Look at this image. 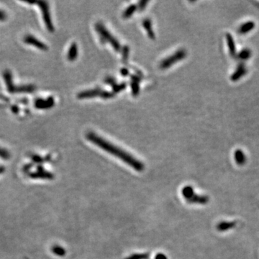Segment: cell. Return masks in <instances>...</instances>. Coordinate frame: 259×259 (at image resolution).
I'll return each instance as SVG.
<instances>
[{
    "label": "cell",
    "instance_id": "obj_1",
    "mask_svg": "<svg viewBox=\"0 0 259 259\" xmlns=\"http://www.w3.org/2000/svg\"><path fill=\"white\" fill-rule=\"evenodd\" d=\"M86 137L87 140L95 144L96 146L103 149L104 151H107V153L123 161L124 163L128 164L130 166H131L135 171H142L144 170L145 166L143 165L142 162L136 159L135 157L130 155L128 152L123 151V149L118 148L116 146H114L113 143L104 140L100 136L96 135L95 133H92V132H89V133L86 134Z\"/></svg>",
    "mask_w": 259,
    "mask_h": 259
},
{
    "label": "cell",
    "instance_id": "obj_2",
    "mask_svg": "<svg viewBox=\"0 0 259 259\" xmlns=\"http://www.w3.org/2000/svg\"><path fill=\"white\" fill-rule=\"evenodd\" d=\"M95 30L99 33V38H100L102 43H109L115 51H121V46L118 40L114 38L113 35L107 30V29L106 28L105 26H104L102 22H96L95 25Z\"/></svg>",
    "mask_w": 259,
    "mask_h": 259
},
{
    "label": "cell",
    "instance_id": "obj_3",
    "mask_svg": "<svg viewBox=\"0 0 259 259\" xmlns=\"http://www.w3.org/2000/svg\"><path fill=\"white\" fill-rule=\"evenodd\" d=\"M186 51L185 49H180L179 51H176L173 55L168 56V58L163 59L160 63V68L162 69H168L169 67L172 66L176 62L181 61L184 59L186 56Z\"/></svg>",
    "mask_w": 259,
    "mask_h": 259
},
{
    "label": "cell",
    "instance_id": "obj_4",
    "mask_svg": "<svg viewBox=\"0 0 259 259\" xmlns=\"http://www.w3.org/2000/svg\"><path fill=\"white\" fill-rule=\"evenodd\" d=\"M37 4L41 9L42 15H43V19L45 22V25H46L47 30L49 32H53L54 31V26L52 22L51 13H50V8L48 3L47 2L41 1L37 2Z\"/></svg>",
    "mask_w": 259,
    "mask_h": 259
},
{
    "label": "cell",
    "instance_id": "obj_5",
    "mask_svg": "<svg viewBox=\"0 0 259 259\" xmlns=\"http://www.w3.org/2000/svg\"><path fill=\"white\" fill-rule=\"evenodd\" d=\"M104 92V90L102 89L101 88L87 89V90H84L79 92V93L77 94V97H78V99H90L96 96H101L102 98Z\"/></svg>",
    "mask_w": 259,
    "mask_h": 259
},
{
    "label": "cell",
    "instance_id": "obj_6",
    "mask_svg": "<svg viewBox=\"0 0 259 259\" xmlns=\"http://www.w3.org/2000/svg\"><path fill=\"white\" fill-rule=\"evenodd\" d=\"M23 41L25 43L33 46L36 48L41 50V51H47L48 48V46L45 44L43 42L41 41L38 38H36V37L31 36V35H27L26 36H25Z\"/></svg>",
    "mask_w": 259,
    "mask_h": 259
},
{
    "label": "cell",
    "instance_id": "obj_7",
    "mask_svg": "<svg viewBox=\"0 0 259 259\" xmlns=\"http://www.w3.org/2000/svg\"><path fill=\"white\" fill-rule=\"evenodd\" d=\"M29 176L32 179H48L51 180L54 177V175L52 173L45 170L42 166H38L36 172L30 173Z\"/></svg>",
    "mask_w": 259,
    "mask_h": 259
},
{
    "label": "cell",
    "instance_id": "obj_8",
    "mask_svg": "<svg viewBox=\"0 0 259 259\" xmlns=\"http://www.w3.org/2000/svg\"><path fill=\"white\" fill-rule=\"evenodd\" d=\"M3 79L5 82L7 89L10 94L15 93L16 86L14 85L13 82V78H12V74L9 70H5L3 72Z\"/></svg>",
    "mask_w": 259,
    "mask_h": 259
},
{
    "label": "cell",
    "instance_id": "obj_9",
    "mask_svg": "<svg viewBox=\"0 0 259 259\" xmlns=\"http://www.w3.org/2000/svg\"><path fill=\"white\" fill-rule=\"evenodd\" d=\"M54 99L52 96L48 97L47 99H38L35 102V106L37 109H49L54 106Z\"/></svg>",
    "mask_w": 259,
    "mask_h": 259
},
{
    "label": "cell",
    "instance_id": "obj_10",
    "mask_svg": "<svg viewBox=\"0 0 259 259\" xmlns=\"http://www.w3.org/2000/svg\"><path fill=\"white\" fill-rule=\"evenodd\" d=\"M247 73V69L243 63H240L238 66L236 70L233 72V74L231 76L230 79L233 81H238L239 79H240L242 77L245 75Z\"/></svg>",
    "mask_w": 259,
    "mask_h": 259
},
{
    "label": "cell",
    "instance_id": "obj_11",
    "mask_svg": "<svg viewBox=\"0 0 259 259\" xmlns=\"http://www.w3.org/2000/svg\"><path fill=\"white\" fill-rule=\"evenodd\" d=\"M130 88L132 91V94L133 96H137L140 91V85L139 83L141 81V77L137 74L130 76Z\"/></svg>",
    "mask_w": 259,
    "mask_h": 259
},
{
    "label": "cell",
    "instance_id": "obj_12",
    "mask_svg": "<svg viewBox=\"0 0 259 259\" xmlns=\"http://www.w3.org/2000/svg\"><path fill=\"white\" fill-rule=\"evenodd\" d=\"M209 201V197L206 195H200L194 194L192 197L187 201L190 204H200V205H205Z\"/></svg>",
    "mask_w": 259,
    "mask_h": 259
},
{
    "label": "cell",
    "instance_id": "obj_13",
    "mask_svg": "<svg viewBox=\"0 0 259 259\" xmlns=\"http://www.w3.org/2000/svg\"><path fill=\"white\" fill-rule=\"evenodd\" d=\"M226 41H227V44H228L229 53H230V54L233 57L235 56L236 55H237V52H236L235 41H234V39L233 38L232 35L230 33H227L226 34Z\"/></svg>",
    "mask_w": 259,
    "mask_h": 259
},
{
    "label": "cell",
    "instance_id": "obj_14",
    "mask_svg": "<svg viewBox=\"0 0 259 259\" xmlns=\"http://www.w3.org/2000/svg\"><path fill=\"white\" fill-rule=\"evenodd\" d=\"M256 24L253 21H248L239 27L238 32L241 35L248 33L255 28Z\"/></svg>",
    "mask_w": 259,
    "mask_h": 259
},
{
    "label": "cell",
    "instance_id": "obj_15",
    "mask_svg": "<svg viewBox=\"0 0 259 259\" xmlns=\"http://www.w3.org/2000/svg\"><path fill=\"white\" fill-rule=\"evenodd\" d=\"M234 159L239 166H243L246 162V157L244 152L240 149H237L234 152Z\"/></svg>",
    "mask_w": 259,
    "mask_h": 259
},
{
    "label": "cell",
    "instance_id": "obj_16",
    "mask_svg": "<svg viewBox=\"0 0 259 259\" xmlns=\"http://www.w3.org/2000/svg\"><path fill=\"white\" fill-rule=\"evenodd\" d=\"M79 51H78V46L76 43H73L69 49L68 53H67V58L69 61H74L76 59L77 56H78Z\"/></svg>",
    "mask_w": 259,
    "mask_h": 259
},
{
    "label": "cell",
    "instance_id": "obj_17",
    "mask_svg": "<svg viewBox=\"0 0 259 259\" xmlns=\"http://www.w3.org/2000/svg\"><path fill=\"white\" fill-rule=\"evenodd\" d=\"M36 90V86L32 84L16 86L15 93H32Z\"/></svg>",
    "mask_w": 259,
    "mask_h": 259
},
{
    "label": "cell",
    "instance_id": "obj_18",
    "mask_svg": "<svg viewBox=\"0 0 259 259\" xmlns=\"http://www.w3.org/2000/svg\"><path fill=\"white\" fill-rule=\"evenodd\" d=\"M235 226V222L223 221L218 224V225H217V229H218V230L220 231V232H224V231H227L228 230H230V229H233Z\"/></svg>",
    "mask_w": 259,
    "mask_h": 259
},
{
    "label": "cell",
    "instance_id": "obj_19",
    "mask_svg": "<svg viewBox=\"0 0 259 259\" xmlns=\"http://www.w3.org/2000/svg\"><path fill=\"white\" fill-rule=\"evenodd\" d=\"M143 26L145 27L149 38H151L152 39L155 38V34H154V32L153 31V30H152V23L151 19L148 18L144 19L143 21Z\"/></svg>",
    "mask_w": 259,
    "mask_h": 259
},
{
    "label": "cell",
    "instance_id": "obj_20",
    "mask_svg": "<svg viewBox=\"0 0 259 259\" xmlns=\"http://www.w3.org/2000/svg\"><path fill=\"white\" fill-rule=\"evenodd\" d=\"M252 53L251 51L249 48H244L239 52V53L236 55L238 59L241 60V61H246L251 58Z\"/></svg>",
    "mask_w": 259,
    "mask_h": 259
},
{
    "label": "cell",
    "instance_id": "obj_21",
    "mask_svg": "<svg viewBox=\"0 0 259 259\" xmlns=\"http://www.w3.org/2000/svg\"><path fill=\"white\" fill-rule=\"evenodd\" d=\"M181 193H182L183 196L186 199V201H188L189 199L192 197V196L195 194L193 187L191 186H186L185 187H184L182 191H181Z\"/></svg>",
    "mask_w": 259,
    "mask_h": 259
},
{
    "label": "cell",
    "instance_id": "obj_22",
    "mask_svg": "<svg viewBox=\"0 0 259 259\" xmlns=\"http://www.w3.org/2000/svg\"><path fill=\"white\" fill-rule=\"evenodd\" d=\"M137 9V5L135 4H130L128 7H127V8L124 9L123 13V17L124 18H129L130 17L133 15L134 14V12H135V10Z\"/></svg>",
    "mask_w": 259,
    "mask_h": 259
},
{
    "label": "cell",
    "instance_id": "obj_23",
    "mask_svg": "<svg viewBox=\"0 0 259 259\" xmlns=\"http://www.w3.org/2000/svg\"><path fill=\"white\" fill-rule=\"evenodd\" d=\"M52 252H53L55 255L58 256H64L66 255V250L61 246L58 245H55L51 248Z\"/></svg>",
    "mask_w": 259,
    "mask_h": 259
},
{
    "label": "cell",
    "instance_id": "obj_24",
    "mask_svg": "<svg viewBox=\"0 0 259 259\" xmlns=\"http://www.w3.org/2000/svg\"><path fill=\"white\" fill-rule=\"evenodd\" d=\"M150 257V254L148 253H135L130 256L129 257L125 259H148Z\"/></svg>",
    "mask_w": 259,
    "mask_h": 259
},
{
    "label": "cell",
    "instance_id": "obj_25",
    "mask_svg": "<svg viewBox=\"0 0 259 259\" xmlns=\"http://www.w3.org/2000/svg\"><path fill=\"white\" fill-rule=\"evenodd\" d=\"M127 84L125 82H123L121 84H116L115 85H114L113 86V92L114 94L118 93V92L124 90V89L126 88Z\"/></svg>",
    "mask_w": 259,
    "mask_h": 259
},
{
    "label": "cell",
    "instance_id": "obj_26",
    "mask_svg": "<svg viewBox=\"0 0 259 259\" xmlns=\"http://www.w3.org/2000/svg\"><path fill=\"white\" fill-rule=\"evenodd\" d=\"M0 158L3 159H9L10 158V153L6 149L2 148L0 147Z\"/></svg>",
    "mask_w": 259,
    "mask_h": 259
},
{
    "label": "cell",
    "instance_id": "obj_27",
    "mask_svg": "<svg viewBox=\"0 0 259 259\" xmlns=\"http://www.w3.org/2000/svg\"><path fill=\"white\" fill-rule=\"evenodd\" d=\"M31 159L32 161L35 162V163H42L45 161V159L43 158H42L41 156H40L38 155H31Z\"/></svg>",
    "mask_w": 259,
    "mask_h": 259
},
{
    "label": "cell",
    "instance_id": "obj_28",
    "mask_svg": "<svg viewBox=\"0 0 259 259\" xmlns=\"http://www.w3.org/2000/svg\"><path fill=\"white\" fill-rule=\"evenodd\" d=\"M122 53H123V58L124 61H126V60H128V55H129V52H130V49H129V47L128 46H124L123 48H122Z\"/></svg>",
    "mask_w": 259,
    "mask_h": 259
},
{
    "label": "cell",
    "instance_id": "obj_29",
    "mask_svg": "<svg viewBox=\"0 0 259 259\" xmlns=\"http://www.w3.org/2000/svg\"><path fill=\"white\" fill-rule=\"evenodd\" d=\"M104 82H105L106 84H109V85H111V86H114L115 85L117 84L116 83V79H114L113 77L112 76H107V78L104 79Z\"/></svg>",
    "mask_w": 259,
    "mask_h": 259
},
{
    "label": "cell",
    "instance_id": "obj_30",
    "mask_svg": "<svg viewBox=\"0 0 259 259\" xmlns=\"http://www.w3.org/2000/svg\"><path fill=\"white\" fill-rule=\"evenodd\" d=\"M148 3V1H144V0H143V1H140L138 2V6H137V9H138L140 11L143 10V9L146 8V4Z\"/></svg>",
    "mask_w": 259,
    "mask_h": 259
},
{
    "label": "cell",
    "instance_id": "obj_31",
    "mask_svg": "<svg viewBox=\"0 0 259 259\" xmlns=\"http://www.w3.org/2000/svg\"><path fill=\"white\" fill-rule=\"evenodd\" d=\"M120 74L123 76H128L130 74V71L127 68H123L120 70Z\"/></svg>",
    "mask_w": 259,
    "mask_h": 259
},
{
    "label": "cell",
    "instance_id": "obj_32",
    "mask_svg": "<svg viewBox=\"0 0 259 259\" xmlns=\"http://www.w3.org/2000/svg\"><path fill=\"white\" fill-rule=\"evenodd\" d=\"M32 166H33V164H32V163L27 164V165H25L24 166L23 168H22V170H23L24 172H26V173L28 172V171L30 170L31 168L32 167Z\"/></svg>",
    "mask_w": 259,
    "mask_h": 259
},
{
    "label": "cell",
    "instance_id": "obj_33",
    "mask_svg": "<svg viewBox=\"0 0 259 259\" xmlns=\"http://www.w3.org/2000/svg\"><path fill=\"white\" fill-rule=\"evenodd\" d=\"M7 19V14L4 11L0 9V21H4Z\"/></svg>",
    "mask_w": 259,
    "mask_h": 259
},
{
    "label": "cell",
    "instance_id": "obj_34",
    "mask_svg": "<svg viewBox=\"0 0 259 259\" xmlns=\"http://www.w3.org/2000/svg\"><path fill=\"white\" fill-rule=\"evenodd\" d=\"M155 259H168L167 257L163 253H158L156 256Z\"/></svg>",
    "mask_w": 259,
    "mask_h": 259
},
{
    "label": "cell",
    "instance_id": "obj_35",
    "mask_svg": "<svg viewBox=\"0 0 259 259\" xmlns=\"http://www.w3.org/2000/svg\"><path fill=\"white\" fill-rule=\"evenodd\" d=\"M4 170H5V169H4V166H0V174L3 173L4 171Z\"/></svg>",
    "mask_w": 259,
    "mask_h": 259
}]
</instances>
